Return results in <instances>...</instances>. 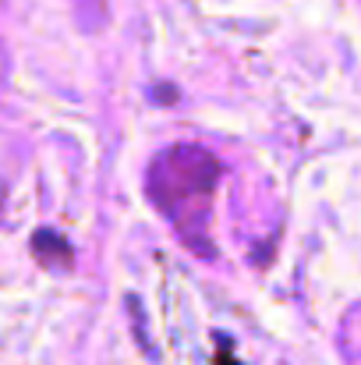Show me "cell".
<instances>
[{"instance_id":"6da1fadb","label":"cell","mask_w":361,"mask_h":365,"mask_svg":"<svg viewBox=\"0 0 361 365\" xmlns=\"http://www.w3.org/2000/svg\"><path fill=\"white\" fill-rule=\"evenodd\" d=\"M220 178H224V163L206 145L195 142H177L163 149L145 174V192L152 206L177 231V238L202 259L216 255L209 224H213V195Z\"/></svg>"},{"instance_id":"7a4b0ae2","label":"cell","mask_w":361,"mask_h":365,"mask_svg":"<svg viewBox=\"0 0 361 365\" xmlns=\"http://www.w3.org/2000/svg\"><path fill=\"white\" fill-rule=\"evenodd\" d=\"M32 252H36V259H39L43 266L71 269V262H75V252H71L68 238H64V235H57V231H50V227L36 231V238H32Z\"/></svg>"},{"instance_id":"3957f363","label":"cell","mask_w":361,"mask_h":365,"mask_svg":"<svg viewBox=\"0 0 361 365\" xmlns=\"http://www.w3.org/2000/svg\"><path fill=\"white\" fill-rule=\"evenodd\" d=\"M75 11L85 29H100L107 21V0H75Z\"/></svg>"},{"instance_id":"277c9868","label":"cell","mask_w":361,"mask_h":365,"mask_svg":"<svg viewBox=\"0 0 361 365\" xmlns=\"http://www.w3.org/2000/svg\"><path fill=\"white\" fill-rule=\"evenodd\" d=\"M0 210H4V185H0Z\"/></svg>"}]
</instances>
